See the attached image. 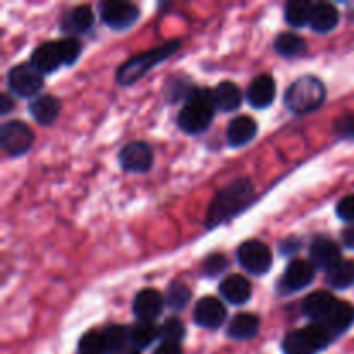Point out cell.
<instances>
[{
	"label": "cell",
	"instance_id": "cell-3",
	"mask_svg": "<svg viewBox=\"0 0 354 354\" xmlns=\"http://www.w3.org/2000/svg\"><path fill=\"white\" fill-rule=\"evenodd\" d=\"M325 100V86L317 76H301L287 88L283 102L292 113L308 114L317 111Z\"/></svg>",
	"mask_w": 354,
	"mask_h": 354
},
{
	"label": "cell",
	"instance_id": "cell-39",
	"mask_svg": "<svg viewBox=\"0 0 354 354\" xmlns=\"http://www.w3.org/2000/svg\"><path fill=\"white\" fill-rule=\"evenodd\" d=\"M152 354H183V353H182V348H180L178 344H175V342H162L161 346L156 348V351Z\"/></svg>",
	"mask_w": 354,
	"mask_h": 354
},
{
	"label": "cell",
	"instance_id": "cell-19",
	"mask_svg": "<svg viewBox=\"0 0 354 354\" xmlns=\"http://www.w3.org/2000/svg\"><path fill=\"white\" fill-rule=\"evenodd\" d=\"M339 24V10L332 3H315L311 10L310 26L318 33H328Z\"/></svg>",
	"mask_w": 354,
	"mask_h": 354
},
{
	"label": "cell",
	"instance_id": "cell-21",
	"mask_svg": "<svg viewBox=\"0 0 354 354\" xmlns=\"http://www.w3.org/2000/svg\"><path fill=\"white\" fill-rule=\"evenodd\" d=\"M259 330V318L252 313H241L228 325V337L235 341L252 339Z\"/></svg>",
	"mask_w": 354,
	"mask_h": 354
},
{
	"label": "cell",
	"instance_id": "cell-26",
	"mask_svg": "<svg viewBox=\"0 0 354 354\" xmlns=\"http://www.w3.org/2000/svg\"><path fill=\"white\" fill-rule=\"evenodd\" d=\"M158 337H161V328L151 322H138L130 328V344L135 349H145Z\"/></svg>",
	"mask_w": 354,
	"mask_h": 354
},
{
	"label": "cell",
	"instance_id": "cell-25",
	"mask_svg": "<svg viewBox=\"0 0 354 354\" xmlns=\"http://www.w3.org/2000/svg\"><path fill=\"white\" fill-rule=\"evenodd\" d=\"M93 12L88 6H78L66 14L62 21V28L68 31H76V33H85L92 28Z\"/></svg>",
	"mask_w": 354,
	"mask_h": 354
},
{
	"label": "cell",
	"instance_id": "cell-23",
	"mask_svg": "<svg viewBox=\"0 0 354 354\" xmlns=\"http://www.w3.org/2000/svg\"><path fill=\"white\" fill-rule=\"evenodd\" d=\"M324 324L330 328V332L334 335H339L342 334V332H346L354 324L353 304L346 303V301H339V303L335 304L334 311L330 313V317H328Z\"/></svg>",
	"mask_w": 354,
	"mask_h": 354
},
{
	"label": "cell",
	"instance_id": "cell-10",
	"mask_svg": "<svg viewBox=\"0 0 354 354\" xmlns=\"http://www.w3.org/2000/svg\"><path fill=\"white\" fill-rule=\"evenodd\" d=\"M154 154L145 142H130L120 152V165L124 171L145 173L151 169Z\"/></svg>",
	"mask_w": 354,
	"mask_h": 354
},
{
	"label": "cell",
	"instance_id": "cell-8",
	"mask_svg": "<svg viewBox=\"0 0 354 354\" xmlns=\"http://www.w3.org/2000/svg\"><path fill=\"white\" fill-rule=\"evenodd\" d=\"M0 142L9 156H23L33 145V131L23 121H7L0 131Z\"/></svg>",
	"mask_w": 354,
	"mask_h": 354
},
{
	"label": "cell",
	"instance_id": "cell-29",
	"mask_svg": "<svg viewBox=\"0 0 354 354\" xmlns=\"http://www.w3.org/2000/svg\"><path fill=\"white\" fill-rule=\"evenodd\" d=\"M282 349L286 354H315V348L311 346L310 339H308L306 332L303 330H294L286 335L282 342Z\"/></svg>",
	"mask_w": 354,
	"mask_h": 354
},
{
	"label": "cell",
	"instance_id": "cell-34",
	"mask_svg": "<svg viewBox=\"0 0 354 354\" xmlns=\"http://www.w3.org/2000/svg\"><path fill=\"white\" fill-rule=\"evenodd\" d=\"M59 45V52H61V59L62 64L71 66L75 64L76 59L80 57L82 54V45L76 38H62V40L57 41Z\"/></svg>",
	"mask_w": 354,
	"mask_h": 354
},
{
	"label": "cell",
	"instance_id": "cell-36",
	"mask_svg": "<svg viewBox=\"0 0 354 354\" xmlns=\"http://www.w3.org/2000/svg\"><path fill=\"white\" fill-rule=\"evenodd\" d=\"M334 131L339 138L354 140V113H344L335 120Z\"/></svg>",
	"mask_w": 354,
	"mask_h": 354
},
{
	"label": "cell",
	"instance_id": "cell-4",
	"mask_svg": "<svg viewBox=\"0 0 354 354\" xmlns=\"http://www.w3.org/2000/svg\"><path fill=\"white\" fill-rule=\"evenodd\" d=\"M180 41H171V44H166L162 47L154 48V50H149L145 54H138L135 57H131L130 61L124 62L123 66L118 71L116 78L121 85H131V83L137 82L138 78L145 75L149 69H152L154 66H158L159 62H162L165 59L169 57V54L178 48Z\"/></svg>",
	"mask_w": 354,
	"mask_h": 354
},
{
	"label": "cell",
	"instance_id": "cell-24",
	"mask_svg": "<svg viewBox=\"0 0 354 354\" xmlns=\"http://www.w3.org/2000/svg\"><path fill=\"white\" fill-rule=\"evenodd\" d=\"M327 283L332 289H349L354 286V261L342 259L332 270L327 272Z\"/></svg>",
	"mask_w": 354,
	"mask_h": 354
},
{
	"label": "cell",
	"instance_id": "cell-40",
	"mask_svg": "<svg viewBox=\"0 0 354 354\" xmlns=\"http://www.w3.org/2000/svg\"><path fill=\"white\" fill-rule=\"evenodd\" d=\"M342 244L346 249H354V223L342 232Z\"/></svg>",
	"mask_w": 354,
	"mask_h": 354
},
{
	"label": "cell",
	"instance_id": "cell-9",
	"mask_svg": "<svg viewBox=\"0 0 354 354\" xmlns=\"http://www.w3.org/2000/svg\"><path fill=\"white\" fill-rule=\"evenodd\" d=\"M315 280V266L313 263L304 261V259H296L287 266L282 279L279 282V290L282 294L297 292L304 287L310 286Z\"/></svg>",
	"mask_w": 354,
	"mask_h": 354
},
{
	"label": "cell",
	"instance_id": "cell-12",
	"mask_svg": "<svg viewBox=\"0 0 354 354\" xmlns=\"http://www.w3.org/2000/svg\"><path fill=\"white\" fill-rule=\"evenodd\" d=\"M162 308H165V297L156 289L140 290L133 299V313L138 322L154 324L156 318L162 313Z\"/></svg>",
	"mask_w": 354,
	"mask_h": 354
},
{
	"label": "cell",
	"instance_id": "cell-27",
	"mask_svg": "<svg viewBox=\"0 0 354 354\" xmlns=\"http://www.w3.org/2000/svg\"><path fill=\"white\" fill-rule=\"evenodd\" d=\"M315 3L306 0H290L286 6V21L294 28H301L304 24H310L311 10Z\"/></svg>",
	"mask_w": 354,
	"mask_h": 354
},
{
	"label": "cell",
	"instance_id": "cell-30",
	"mask_svg": "<svg viewBox=\"0 0 354 354\" xmlns=\"http://www.w3.org/2000/svg\"><path fill=\"white\" fill-rule=\"evenodd\" d=\"M104 337H106L109 353L120 354L127 351V344L130 342V330L123 325H111L104 330Z\"/></svg>",
	"mask_w": 354,
	"mask_h": 354
},
{
	"label": "cell",
	"instance_id": "cell-32",
	"mask_svg": "<svg viewBox=\"0 0 354 354\" xmlns=\"http://www.w3.org/2000/svg\"><path fill=\"white\" fill-rule=\"evenodd\" d=\"M190 301V289L182 282H173L168 287V292H166V306L171 308V310L180 311L189 304Z\"/></svg>",
	"mask_w": 354,
	"mask_h": 354
},
{
	"label": "cell",
	"instance_id": "cell-31",
	"mask_svg": "<svg viewBox=\"0 0 354 354\" xmlns=\"http://www.w3.org/2000/svg\"><path fill=\"white\" fill-rule=\"evenodd\" d=\"M78 351L80 354H107L106 337H104V332L99 330H90L80 339L78 342Z\"/></svg>",
	"mask_w": 354,
	"mask_h": 354
},
{
	"label": "cell",
	"instance_id": "cell-33",
	"mask_svg": "<svg viewBox=\"0 0 354 354\" xmlns=\"http://www.w3.org/2000/svg\"><path fill=\"white\" fill-rule=\"evenodd\" d=\"M304 332H306L308 339H310L311 346H313L317 353L327 348L332 339H334V334H332L330 328L325 324H311L304 328Z\"/></svg>",
	"mask_w": 354,
	"mask_h": 354
},
{
	"label": "cell",
	"instance_id": "cell-16",
	"mask_svg": "<svg viewBox=\"0 0 354 354\" xmlns=\"http://www.w3.org/2000/svg\"><path fill=\"white\" fill-rule=\"evenodd\" d=\"M31 66L41 75L45 73L57 71L62 66L61 52H59L57 41H45V44L38 45L31 54Z\"/></svg>",
	"mask_w": 354,
	"mask_h": 354
},
{
	"label": "cell",
	"instance_id": "cell-28",
	"mask_svg": "<svg viewBox=\"0 0 354 354\" xmlns=\"http://www.w3.org/2000/svg\"><path fill=\"white\" fill-rule=\"evenodd\" d=\"M275 50L283 57H296L306 50V41L299 35L287 31V33H280L275 38Z\"/></svg>",
	"mask_w": 354,
	"mask_h": 354
},
{
	"label": "cell",
	"instance_id": "cell-35",
	"mask_svg": "<svg viewBox=\"0 0 354 354\" xmlns=\"http://www.w3.org/2000/svg\"><path fill=\"white\" fill-rule=\"evenodd\" d=\"M161 337L165 339L162 342H175V344H178L185 337V325L178 318H169V320L162 324Z\"/></svg>",
	"mask_w": 354,
	"mask_h": 354
},
{
	"label": "cell",
	"instance_id": "cell-41",
	"mask_svg": "<svg viewBox=\"0 0 354 354\" xmlns=\"http://www.w3.org/2000/svg\"><path fill=\"white\" fill-rule=\"evenodd\" d=\"M280 249H282L283 254H289V252H296L297 249H299V242H297L296 239H289L287 242H282Z\"/></svg>",
	"mask_w": 354,
	"mask_h": 354
},
{
	"label": "cell",
	"instance_id": "cell-2",
	"mask_svg": "<svg viewBox=\"0 0 354 354\" xmlns=\"http://www.w3.org/2000/svg\"><path fill=\"white\" fill-rule=\"evenodd\" d=\"M214 109H216V106H214L213 90L196 88L180 111L178 127L185 133H203L213 121Z\"/></svg>",
	"mask_w": 354,
	"mask_h": 354
},
{
	"label": "cell",
	"instance_id": "cell-13",
	"mask_svg": "<svg viewBox=\"0 0 354 354\" xmlns=\"http://www.w3.org/2000/svg\"><path fill=\"white\" fill-rule=\"evenodd\" d=\"M310 258L315 268L325 270V272H328V270L334 268L339 261H342L339 245L327 237L315 239L313 244H311L310 248Z\"/></svg>",
	"mask_w": 354,
	"mask_h": 354
},
{
	"label": "cell",
	"instance_id": "cell-18",
	"mask_svg": "<svg viewBox=\"0 0 354 354\" xmlns=\"http://www.w3.org/2000/svg\"><path fill=\"white\" fill-rule=\"evenodd\" d=\"M256 133H258V124L251 116H237L227 128V138L232 147H242L249 144Z\"/></svg>",
	"mask_w": 354,
	"mask_h": 354
},
{
	"label": "cell",
	"instance_id": "cell-17",
	"mask_svg": "<svg viewBox=\"0 0 354 354\" xmlns=\"http://www.w3.org/2000/svg\"><path fill=\"white\" fill-rule=\"evenodd\" d=\"M220 294L225 301L230 304L241 306L251 299L252 287L249 280L242 275H228L223 282L220 283Z\"/></svg>",
	"mask_w": 354,
	"mask_h": 354
},
{
	"label": "cell",
	"instance_id": "cell-22",
	"mask_svg": "<svg viewBox=\"0 0 354 354\" xmlns=\"http://www.w3.org/2000/svg\"><path fill=\"white\" fill-rule=\"evenodd\" d=\"M213 93L216 109L225 111V113L239 109V106H241L242 102L241 88L232 82H221L220 85L213 90Z\"/></svg>",
	"mask_w": 354,
	"mask_h": 354
},
{
	"label": "cell",
	"instance_id": "cell-43",
	"mask_svg": "<svg viewBox=\"0 0 354 354\" xmlns=\"http://www.w3.org/2000/svg\"><path fill=\"white\" fill-rule=\"evenodd\" d=\"M120 354H140L137 351V349H127V351H123V353H120Z\"/></svg>",
	"mask_w": 354,
	"mask_h": 354
},
{
	"label": "cell",
	"instance_id": "cell-6",
	"mask_svg": "<svg viewBox=\"0 0 354 354\" xmlns=\"http://www.w3.org/2000/svg\"><path fill=\"white\" fill-rule=\"evenodd\" d=\"M237 259L242 268L251 275H265L272 268L273 256L266 244L259 241H248L239 248Z\"/></svg>",
	"mask_w": 354,
	"mask_h": 354
},
{
	"label": "cell",
	"instance_id": "cell-20",
	"mask_svg": "<svg viewBox=\"0 0 354 354\" xmlns=\"http://www.w3.org/2000/svg\"><path fill=\"white\" fill-rule=\"evenodd\" d=\"M59 111H61V104L52 95L37 97L30 104V114L38 124H44V127H48L57 120Z\"/></svg>",
	"mask_w": 354,
	"mask_h": 354
},
{
	"label": "cell",
	"instance_id": "cell-15",
	"mask_svg": "<svg viewBox=\"0 0 354 354\" xmlns=\"http://www.w3.org/2000/svg\"><path fill=\"white\" fill-rule=\"evenodd\" d=\"M248 100L254 109H266L275 100V82L270 75H259L248 88Z\"/></svg>",
	"mask_w": 354,
	"mask_h": 354
},
{
	"label": "cell",
	"instance_id": "cell-1",
	"mask_svg": "<svg viewBox=\"0 0 354 354\" xmlns=\"http://www.w3.org/2000/svg\"><path fill=\"white\" fill-rule=\"evenodd\" d=\"M252 197H254V185L251 180L241 178L232 182L230 185L220 190L211 203L209 211H207V227L213 228L234 218L251 204Z\"/></svg>",
	"mask_w": 354,
	"mask_h": 354
},
{
	"label": "cell",
	"instance_id": "cell-11",
	"mask_svg": "<svg viewBox=\"0 0 354 354\" xmlns=\"http://www.w3.org/2000/svg\"><path fill=\"white\" fill-rule=\"evenodd\" d=\"M227 318V308L213 296L203 297L194 308V320L203 328H220Z\"/></svg>",
	"mask_w": 354,
	"mask_h": 354
},
{
	"label": "cell",
	"instance_id": "cell-38",
	"mask_svg": "<svg viewBox=\"0 0 354 354\" xmlns=\"http://www.w3.org/2000/svg\"><path fill=\"white\" fill-rule=\"evenodd\" d=\"M337 216L342 221H354V194L353 196L344 197L341 203L337 204Z\"/></svg>",
	"mask_w": 354,
	"mask_h": 354
},
{
	"label": "cell",
	"instance_id": "cell-5",
	"mask_svg": "<svg viewBox=\"0 0 354 354\" xmlns=\"http://www.w3.org/2000/svg\"><path fill=\"white\" fill-rule=\"evenodd\" d=\"M7 83L14 95L28 99V97H35L41 90L44 75L31 64H19L10 69L7 75Z\"/></svg>",
	"mask_w": 354,
	"mask_h": 354
},
{
	"label": "cell",
	"instance_id": "cell-42",
	"mask_svg": "<svg viewBox=\"0 0 354 354\" xmlns=\"http://www.w3.org/2000/svg\"><path fill=\"white\" fill-rule=\"evenodd\" d=\"M10 109H12V102H10V99L7 95H2V99H0V113L7 114Z\"/></svg>",
	"mask_w": 354,
	"mask_h": 354
},
{
	"label": "cell",
	"instance_id": "cell-14",
	"mask_svg": "<svg viewBox=\"0 0 354 354\" xmlns=\"http://www.w3.org/2000/svg\"><path fill=\"white\" fill-rule=\"evenodd\" d=\"M339 301L332 296L330 292H325V290H320V292H313L304 299L303 304V313L306 315L308 318L313 320V324H324L330 313L334 311L335 304Z\"/></svg>",
	"mask_w": 354,
	"mask_h": 354
},
{
	"label": "cell",
	"instance_id": "cell-37",
	"mask_svg": "<svg viewBox=\"0 0 354 354\" xmlns=\"http://www.w3.org/2000/svg\"><path fill=\"white\" fill-rule=\"evenodd\" d=\"M227 268H228L227 256L220 254V252H216V254H211L209 258L204 261V272H206L207 277L220 275V273L225 272Z\"/></svg>",
	"mask_w": 354,
	"mask_h": 354
},
{
	"label": "cell",
	"instance_id": "cell-7",
	"mask_svg": "<svg viewBox=\"0 0 354 354\" xmlns=\"http://www.w3.org/2000/svg\"><path fill=\"white\" fill-rule=\"evenodd\" d=\"M100 19L104 24L116 31L128 30L138 21V7L130 2H121V0H107L99 6Z\"/></svg>",
	"mask_w": 354,
	"mask_h": 354
}]
</instances>
